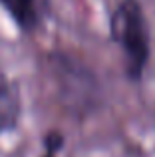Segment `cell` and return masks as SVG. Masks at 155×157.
I'll use <instances>...</instances> for the list:
<instances>
[{"label": "cell", "mask_w": 155, "mask_h": 157, "mask_svg": "<svg viewBox=\"0 0 155 157\" xmlns=\"http://www.w3.org/2000/svg\"><path fill=\"white\" fill-rule=\"evenodd\" d=\"M109 28L125 54L127 72L139 78L149 58V32L139 0H121L112 14Z\"/></svg>", "instance_id": "6da1fadb"}, {"label": "cell", "mask_w": 155, "mask_h": 157, "mask_svg": "<svg viewBox=\"0 0 155 157\" xmlns=\"http://www.w3.org/2000/svg\"><path fill=\"white\" fill-rule=\"evenodd\" d=\"M0 4L22 30H32L40 24L44 0H0Z\"/></svg>", "instance_id": "7a4b0ae2"}, {"label": "cell", "mask_w": 155, "mask_h": 157, "mask_svg": "<svg viewBox=\"0 0 155 157\" xmlns=\"http://www.w3.org/2000/svg\"><path fill=\"white\" fill-rule=\"evenodd\" d=\"M16 115H18V107H16V96L6 82H0V129H6L14 123Z\"/></svg>", "instance_id": "3957f363"}]
</instances>
